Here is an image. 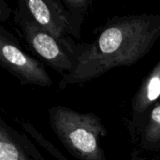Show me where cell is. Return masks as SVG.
Wrapping results in <instances>:
<instances>
[{
  "label": "cell",
  "mask_w": 160,
  "mask_h": 160,
  "mask_svg": "<svg viewBox=\"0 0 160 160\" xmlns=\"http://www.w3.org/2000/svg\"><path fill=\"white\" fill-rule=\"evenodd\" d=\"M49 115L52 130L74 157L81 160H107L99 143L107 131L98 116L64 106L51 108Z\"/></svg>",
  "instance_id": "cell-2"
},
{
  "label": "cell",
  "mask_w": 160,
  "mask_h": 160,
  "mask_svg": "<svg viewBox=\"0 0 160 160\" xmlns=\"http://www.w3.org/2000/svg\"><path fill=\"white\" fill-rule=\"evenodd\" d=\"M160 36V16L135 15L108 25L78 57L62 85L85 82L112 68L129 67L141 60Z\"/></svg>",
  "instance_id": "cell-1"
},
{
  "label": "cell",
  "mask_w": 160,
  "mask_h": 160,
  "mask_svg": "<svg viewBox=\"0 0 160 160\" xmlns=\"http://www.w3.org/2000/svg\"><path fill=\"white\" fill-rule=\"evenodd\" d=\"M160 97V62L148 77L142 89L140 91L137 101V111H144L152 102Z\"/></svg>",
  "instance_id": "cell-6"
},
{
  "label": "cell",
  "mask_w": 160,
  "mask_h": 160,
  "mask_svg": "<svg viewBox=\"0 0 160 160\" xmlns=\"http://www.w3.org/2000/svg\"><path fill=\"white\" fill-rule=\"evenodd\" d=\"M66 4L68 5L69 8H82L85 5L88 4V2L87 1H84V0H82V1H81V0H68V1H66Z\"/></svg>",
  "instance_id": "cell-9"
},
{
  "label": "cell",
  "mask_w": 160,
  "mask_h": 160,
  "mask_svg": "<svg viewBox=\"0 0 160 160\" xmlns=\"http://www.w3.org/2000/svg\"><path fill=\"white\" fill-rule=\"evenodd\" d=\"M0 61L2 66L16 76L22 84L50 86L52 81L39 62L33 59L18 47L7 41H0Z\"/></svg>",
  "instance_id": "cell-3"
},
{
  "label": "cell",
  "mask_w": 160,
  "mask_h": 160,
  "mask_svg": "<svg viewBox=\"0 0 160 160\" xmlns=\"http://www.w3.org/2000/svg\"><path fill=\"white\" fill-rule=\"evenodd\" d=\"M145 138L150 142L160 141V105L151 112L149 124L145 129Z\"/></svg>",
  "instance_id": "cell-8"
},
{
  "label": "cell",
  "mask_w": 160,
  "mask_h": 160,
  "mask_svg": "<svg viewBox=\"0 0 160 160\" xmlns=\"http://www.w3.org/2000/svg\"><path fill=\"white\" fill-rule=\"evenodd\" d=\"M27 7L35 22L56 40L64 41V35L69 28L68 18L55 1L28 0Z\"/></svg>",
  "instance_id": "cell-5"
},
{
  "label": "cell",
  "mask_w": 160,
  "mask_h": 160,
  "mask_svg": "<svg viewBox=\"0 0 160 160\" xmlns=\"http://www.w3.org/2000/svg\"><path fill=\"white\" fill-rule=\"evenodd\" d=\"M0 160H29L4 127L0 128Z\"/></svg>",
  "instance_id": "cell-7"
},
{
  "label": "cell",
  "mask_w": 160,
  "mask_h": 160,
  "mask_svg": "<svg viewBox=\"0 0 160 160\" xmlns=\"http://www.w3.org/2000/svg\"><path fill=\"white\" fill-rule=\"evenodd\" d=\"M24 37L31 48L52 68L59 72L68 73L74 68L63 48L52 35L36 22H26L22 26Z\"/></svg>",
  "instance_id": "cell-4"
}]
</instances>
